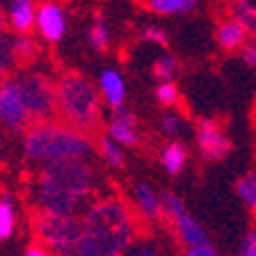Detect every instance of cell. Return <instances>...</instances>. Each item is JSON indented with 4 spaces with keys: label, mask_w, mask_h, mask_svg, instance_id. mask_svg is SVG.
<instances>
[{
    "label": "cell",
    "mask_w": 256,
    "mask_h": 256,
    "mask_svg": "<svg viewBox=\"0 0 256 256\" xmlns=\"http://www.w3.org/2000/svg\"><path fill=\"white\" fill-rule=\"evenodd\" d=\"M5 23H7V14L0 10V37H2V32H5Z\"/></svg>",
    "instance_id": "35"
},
{
    "label": "cell",
    "mask_w": 256,
    "mask_h": 256,
    "mask_svg": "<svg viewBox=\"0 0 256 256\" xmlns=\"http://www.w3.org/2000/svg\"><path fill=\"white\" fill-rule=\"evenodd\" d=\"M12 46H14L16 66H30L39 55V44L28 34H18L16 39H12Z\"/></svg>",
    "instance_id": "19"
},
{
    "label": "cell",
    "mask_w": 256,
    "mask_h": 256,
    "mask_svg": "<svg viewBox=\"0 0 256 256\" xmlns=\"http://www.w3.org/2000/svg\"><path fill=\"white\" fill-rule=\"evenodd\" d=\"M98 92L108 108H122L126 103V82L117 69H106L98 78Z\"/></svg>",
    "instance_id": "14"
},
{
    "label": "cell",
    "mask_w": 256,
    "mask_h": 256,
    "mask_svg": "<svg viewBox=\"0 0 256 256\" xmlns=\"http://www.w3.org/2000/svg\"><path fill=\"white\" fill-rule=\"evenodd\" d=\"M160 202H162V218L167 222H172V220H176L178 215L186 213V204H183V199L176 192H162Z\"/></svg>",
    "instance_id": "25"
},
{
    "label": "cell",
    "mask_w": 256,
    "mask_h": 256,
    "mask_svg": "<svg viewBox=\"0 0 256 256\" xmlns=\"http://www.w3.org/2000/svg\"><path fill=\"white\" fill-rule=\"evenodd\" d=\"M16 82L21 87L23 101H26V108L34 124L55 122L60 117L58 87L50 76L42 74V71H26V74L16 76Z\"/></svg>",
    "instance_id": "6"
},
{
    "label": "cell",
    "mask_w": 256,
    "mask_h": 256,
    "mask_svg": "<svg viewBox=\"0 0 256 256\" xmlns=\"http://www.w3.org/2000/svg\"><path fill=\"white\" fill-rule=\"evenodd\" d=\"M140 215L117 194L98 197L80 215L74 256H124L140 240Z\"/></svg>",
    "instance_id": "1"
},
{
    "label": "cell",
    "mask_w": 256,
    "mask_h": 256,
    "mask_svg": "<svg viewBox=\"0 0 256 256\" xmlns=\"http://www.w3.org/2000/svg\"><path fill=\"white\" fill-rule=\"evenodd\" d=\"M236 194L250 210H256V172H250L236 181Z\"/></svg>",
    "instance_id": "23"
},
{
    "label": "cell",
    "mask_w": 256,
    "mask_h": 256,
    "mask_svg": "<svg viewBox=\"0 0 256 256\" xmlns=\"http://www.w3.org/2000/svg\"><path fill=\"white\" fill-rule=\"evenodd\" d=\"M215 39H218L220 48L234 53V50H242V48L247 46L250 34H247V30L240 26L236 18L229 16V18H224V21L218 26V30H215Z\"/></svg>",
    "instance_id": "15"
},
{
    "label": "cell",
    "mask_w": 256,
    "mask_h": 256,
    "mask_svg": "<svg viewBox=\"0 0 256 256\" xmlns=\"http://www.w3.org/2000/svg\"><path fill=\"white\" fill-rule=\"evenodd\" d=\"M37 30L48 44H60L66 34V14L58 0H44L37 7Z\"/></svg>",
    "instance_id": "9"
},
{
    "label": "cell",
    "mask_w": 256,
    "mask_h": 256,
    "mask_svg": "<svg viewBox=\"0 0 256 256\" xmlns=\"http://www.w3.org/2000/svg\"><path fill=\"white\" fill-rule=\"evenodd\" d=\"M229 12H231V18H236L247 30V34L256 39V7L252 5L250 0H231Z\"/></svg>",
    "instance_id": "18"
},
{
    "label": "cell",
    "mask_w": 256,
    "mask_h": 256,
    "mask_svg": "<svg viewBox=\"0 0 256 256\" xmlns=\"http://www.w3.org/2000/svg\"><path fill=\"white\" fill-rule=\"evenodd\" d=\"M144 5L151 12L162 16L170 14H186V12L194 10V0H144Z\"/></svg>",
    "instance_id": "22"
},
{
    "label": "cell",
    "mask_w": 256,
    "mask_h": 256,
    "mask_svg": "<svg viewBox=\"0 0 256 256\" xmlns=\"http://www.w3.org/2000/svg\"><path fill=\"white\" fill-rule=\"evenodd\" d=\"M158 128H160V133L165 135V138L174 140L176 135L183 133L186 122H183V117L178 114V112H165V114L160 117V122H158Z\"/></svg>",
    "instance_id": "26"
},
{
    "label": "cell",
    "mask_w": 256,
    "mask_h": 256,
    "mask_svg": "<svg viewBox=\"0 0 256 256\" xmlns=\"http://www.w3.org/2000/svg\"><path fill=\"white\" fill-rule=\"evenodd\" d=\"M183 256H222L210 242L208 245H197V247H186Z\"/></svg>",
    "instance_id": "32"
},
{
    "label": "cell",
    "mask_w": 256,
    "mask_h": 256,
    "mask_svg": "<svg viewBox=\"0 0 256 256\" xmlns=\"http://www.w3.org/2000/svg\"><path fill=\"white\" fill-rule=\"evenodd\" d=\"M16 229V208L14 199L7 192H0V240L12 238Z\"/></svg>",
    "instance_id": "20"
},
{
    "label": "cell",
    "mask_w": 256,
    "mask_h": 256,
    "mask_svg": "<svg viewBox=\"0 0 256 256\" xmlns=\"http://www.w3.org/2000/svg\"><path fill=\"white\" fill-rule=\"evenodd\" d=\"M238 256H256V229H252L250 234L242 238L240 250H238Z\"/></svg>",
    "instance_id": "31"
},
{
    "label": "cell",
    "mask_w": 256,
    "mask_h": 256,
    "mask_svg": "<svg viewBox=\"0 0 256 256\" xmlns=\"http://www.w3.org/2000/svg\"><path fill=\"white\" fill-rule=\"evenodd\" d=\"M96 151H98L101 160L106 162V167H110V170H122L124 162H126L124 146L114 138H110L108 133H103L101 138H98V142H96Z\"/></svg>",
    "instance_id": "17"
},
{
    "label": "cell",
    "mask_w": 256,
    "mask_h": 256,
    "mask_svg": "<svg viewBox=\"0 0 256 256\" xmlns=\"http://www.w3.org/2000/svg\"><path fill=\"white\" fill-rule=\"evenodd\" d=\"M156 101L162 108H174L176 103L181 101V94H178V87L172 82V80H165V82H158L156 87Z\"/></svg>",
    "instance_id": "28"
},
{
    "label": "cell",
    "mask_w": 256,
    "mask_h": 256,
    "mask_svg": "<svg viewBox=\"0 0 256 256\" xmlns=\"http://www.w3.org/2000/svg\"><path fill=\"white\" fill-rule=\"evenodd\" d=\"M124 256H165V254H162V250H160L156 242L140 238L138 242H135V245L130 247V250H128Z\"/></svg>",
    "instance_id": "29"
},
{
    "label": "cell",
    "mask_w": 256,
    "mask_h": 256,
    "mask_svg": "<svg viewBox=\"0 0 256 256\" xmlns=\"http://www.w3.org/2000/svg\"><path fill=\"white\" fill-rule=\"evenodd\" d=\"M94 188L96 172L90 160L71 158L39 167L30 194L37 210L78 215V210L94 194Z\"/></svg>",
    "instance_id": "2"
},
{
    "label": "cell",
    "mask_w": 256,
    "mask_h": 256,
    "mask_svg": "<svg viewBox=\"0 0 256 256\" xmlns=\"http://www.w3.org/2000/svg\"><path fill=\"white\" fill-rule=\"evenodd\" d=\"M32 229L39 245L50 250L55 256H74L80 238V215L37 210Z\"/></svg>",
    "instance_id": "5"
},
{
    "label": "cell",
    "mask_w": 256,
    "mask_h": 256,
    "mask_svg": "<svg viewBox=\"0 0 256 256\" xmlns=\"http://www.w3.org/2000/svg\"><path fill=\"white\" fill-rule=\"evenodd\" d=\"M197 146L199 154L210 162L224 160L231 154V140L215 119H202L197 124Z\"/></svg>",
    "instance_id": "8"
},
{
    "label": "cell",
    "mask_w": 256,
    "mask_h": 256,
    "mask_svg": "<svg viewBox=\"0 0 256 256\" xmlns=\"http://www.w3.org/2000/svg\"><path fill=\"white\" fill-rule=\"evenodd\" d=\"M108 135L114 138L122 146H138L140 144V128H138V117L133 110L126 106L114 108L108 122Z\"/></svg>",
    "instance_id": "10"
},
{
    "label": "cell",
    "mask_w": 256,
    "mask_h": 256,
    "mask_svg": "<svg viewBox=\"0 0 256 256\" xmlns=\"http://www.w3.org/2000/svg\"><path fill=\"white\" fill-rule=\"evenodd\" d=\"M133 208L138 210L140 218L156 222L162 218V202L156 188L146 181H138L133 188Z\"/></svg>",
    "instance_id": "11"
},
{
    "label": "cell",
    "mask_w": 256,
    "mask_h": 256,
    "mask_svg": "<svg viewBox=\"0 0 256 256\" xmlns=\"http://www.w3.org/2000/svg\"><path fill=\"white\" fill-rule=\"evenodd\" d=\"M32 117L23 101L21 87L16 82V78H7L0 82V126H5L7 130H28L32 126Z\"/></svg>",
    "instance_id": "7"
},
{
    "label": "cell",
    "mask_w": 256,
    "mask_h": 256,
    "mask_svg": "<svg viewBox=\"0 0 256 256\" xmlns=\"http://www.w3.org/2000/svg\"><path fill=\"white\" fill-rule=\"evenodd\" d=\"M60 119L92 135L101 128L103 96L98 87L80 71H62L55 78Z\"/></svg>",
    "instance_id": "4"
},
{
    "label": "cell",
    "mask_w": 256,
    "mask_h": 256,
    "mask_svg": "<svg viewBox=\"0 0 256 256\" xmlns=\"http://www.w3.org/2000/svg\"><path fill=\"white\" fill-rule=\"evenodd\" d=\"M0 2H10V0H0Z\"/></svg>",
    "instance_id": "36"
},
{
    "label": "cell",
    "mask_w": 256,
    "mask_h": 256,
    "mask_svg": "<svg viewBox=\"0 0 256 256\" xmlns=\"http://www.w3.org/2000/svg\"><path fill=\"white\" fill-rule=\"evenodd\" d=\"M151 71H154V76L160 80V82L174 80L176 74H178V62H176V58H172V55H160V58H156Z\"/></svg>",
    "instance_id": "24"
},
{
    "label": "cell",
    "mask_w": 256,
    "mask_h": 256,
    "mask_svg": "<svg viewBox=\"0 0 256 256\" xmlns=\"http://www.w3.org/2000/svg\"><path fill=\"white\" fill-rule=\"evenodd\" d=\"M16 66V60H14V46H12V39L10 37H0V82L7 80V74Z\"/></svg>",
    "instance_id": "27"
},
{
    "label": "cell",
    "mask_w": 256,
    "mask_h": 256,
    "mask_svg": "<svg viewBox=\"0 0 256 256\" xmlns=\"http://www.w3.org/2000/svg\"><path fill=\"white\" fill-rule=\"evenodd\" d=\"M242 60L247 64H252V66H256V44H247L242 48Z\"/></svg>",
    "instance_id": "34"
},
{
    "label": "cell",
    "mask_w": 256,
    "mask_h": 256,
    "mask_svg": "<svg viewBox=\"0 0 256 256\" xmlns=\"http://www.w3.org/2000/svg\"><path fill=\"white\" fill-rule=\"evenodd\" d=\"M7 23L16 34H28L37 26V5H34V0H10Z\"/></svg>",
    "instance_id": "12"
},
{
    "label": "cell",
    "mask_w": 256,
    "mask_h": 256,
    "mask_svg": "<svg viewBox=\"0 0 256 256\" xmlns=\"http://www.w3.org/2000/svg\"><path fill=\"white\" fill-rule=\"evenodd\" d=\"M186 162H188V149L183 142L172 140V142H167L162 146V151H160V165H162V170L170 176L181 174Z\"/></svg>",
    "instance_id": "16"
},
{
    "label": "cell",
    "mask_w": 256,
    "mask_h": 256,
    "mask_svg": "<svg viewBox=\"0 0 256 256\" xmlns=\"http://www.w3.org/2000/svg\"><path fill=\"white\" fill-rule=\"evenodd\" d=\"M142 39L149 44H158V46H165L167 44V32L158 26H149L142 30Z\"/></svg>",
    "instance_id": "30"
},
{
    "label": "cell",
    "mask_w": 256,
    "mask_h": 256,
    "mask_svg": "<svg viewBox=\"0 0 256 256\" xmlns=\"http://www.w3.org/2000/svg\"><path fill=\"white\" fill-rule=\"evenodd\" d=\"M87 44L94 50H108V46H110V26L103 18V14L94 16V23L87 30Z\"/></svg>",
    "instance_id": "21"
},
{
    "label": "cell",
    "mask_w": 256,
    "mask_h": 256,
    "mask_svg": "<svg viewBox=\"0 0 256 256\" xmlns=\"http://www.w3.org/2000/svg\"><path fill=\"white\" fill-rule=\"evenodd\" d=\"M94 151L92 135L64 122H42L32 124L23 138V154L30 165H50L60 160L90 158Z\"/></svg>",
    "instance_id": "3"
},
{
    "label": "cell",
    "mask_w": 256,
    "mask_h": 256,
    "mask_svg": "<svg viewBox=\"0 0 256 256\" xmlns=\"http://www.w3.org/2000/svg\"><path fill=\"white\" fill-rule=\"evenodd\" d=\"M170 224L174 226V234L178 238V242H183L186 247H197V245H208L210 242L208 231L188 210L183 215H178L176 220H172Z\"/></svg>",
    "instance_id": "13"
},
{
    "label": "cell",
    "mask_w": 256,
    "mask_h": 256,
    "mask_svg": "<svg viewBox=\"0 0 256 256\" xmlns=\"http://www.w3.org/2000/svg\"><path fill=\"white\" fill-rule=\"evenodd\" d=\"M23 256H55V254H53L50 250H46L44 245H39V242H37V245L28 247V250L23 252Z\"/></svg>",
    "instance_id": "33"
}]
</instances>
